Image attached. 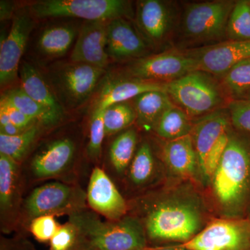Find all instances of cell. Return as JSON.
Wrapping results in <instances>:
<instances>
[{
    "label": "cell",
    "mask_w": 250,
    "mask_h": 250,
    "mask_svg": "<svg viewBox=\"0 0 250 250\" xmlns=\"http://www.w3.org/2000/svg\"><path fill=\"white\" fill-rule=\"evenodd\" d=\"M200 188L192 182H177L152 202L141 220L147 242L184 244L205 228L215 216Z\"/></svg>",
    "instance_id": "obj_1"
},
{
    "label": "cell",
    "mask_w": 250,
    "mask_h": 250,
    "mask_svg": "<svg viewBox=\"0 0 250 250\" xmlns=\"http://www.w3.org/2000/svg\"><path fill=\"white\" fill-rule=\"evenodd\" d=\"M203 194L215 217L250 216V134L233 128L228 146Z\"/></svg>",
    "instance_id": "obj_2"
},
{
    "label": "cell",
    "mask_w": 250,
    "mask_h": 250,
    "mask_svg": "<svg viewBox=\"0 0 250 250\" xmlns=\"http://www.w3.org/2000/svg\"><path fill=\"white\" fill-rule=\"evenodd\" d=\"M69 221L98 250H143L147 247L144 227L136 217L125 215L118 220L103 222L83 210L70 215Z\"/></svg>",
    "instance_id": "obj_3"
},
{
    "label": "cell",
    "mask_w": 250,
    "mask_h": 250,
    "mask_svg": "<svg viewBox=\"0 0 250 250\" xmlns=\"http://www.w3.org/2000/svg\"><path fill=\"white\" fill-rule=\"evenodd\" d=\"M232 129L229 112L220 110L193 123L190 136L196 152L199 181L202 188L209 183L228 146Z\"/></svg>",
    "instance_id": "obj_4"
},
{
    "label": "cell",
    "mask_w": 250,
    "mask_h": 250,
    "mask_svg": "<svg viewBox=\"0 0 250 250\" xmlns=\"http://www.w3.org/2000/svg\"><path fill=\"white\" fill-rule=\"evenodd\" d=\"M166 92L176 106L192 118H201L218 111L224 102L223 92L210 74L188 72L166 83Z\"/></svg>",
    "instance_id": "obj_5"
},
{
    "label": "cell",
    "mask_w": 250,
    "mask_h": 250,
    "mask_svg": "<svg viewBox=\"0 0 250 250\" xmlns=\"http://www.w3.org/2000/svg\"><path fill=\"white\" fill-rule=\"evenodd\" d=\"M38 18L73 17L86 21H108L132 15L131 4L125 0H42L31 4Z\"/></svg>",
    "instance_id": "obj_6"
},
{
    "label": "cell",
    "mask_w": 250,
    "mask_h": 250,
    "mask_svg": "<svg viewBox=\"0 0 250 250\" xmlns=\"http://www.w3.org/2000/svg\"><path fill=\"white\" fill-rule=\"evenodd\" d=\"M234 4L232 1H213L187 5L182 20L184 36L192 41H208L227 35Z\"/></svg>",
    "instance_id": "obj_7"
},
{
    "label": "cell",
    "mask_w": 250,
    "mask_h": 250,
    "mask_svg": "<svg viewBox=\"0 0 250 250\" xmlns=\"http://www.w3.org/2000/svg\"><path fill=\"white\" fill-rule=\"evenodd\" d=\"M180 245L190 250H250V220L213 217L196 236Z\"/></svg>",
    "instance_id": "obj_8"
},
{
    "label": "cell",
    "mask_w": 250,
    "mask_h": 250,
    "mask_svg": "<svg viewBox=\"0 0 250 250\" xmlns=\"http://www.w3.org/2000/svg\"><path fill=\"white\" fill-rule=\"evenodd\" d=\"M85 199L82 189L52 182L34 189L24 202V208L31 220L41 215H70L83 210Z\"/></svg>",
    "instance_id": "obj_9"
},
{
    "label": "cell",
    "mask_w": 250,
    "mask_h": 250,
    "mask_svg": "<svg viewBox=\"0 0 250 250\" xmlns=\"http://www.w3.org/2000/svg\"><path fill=\"white\" fill-rule=\"evenodd\" d=\"M195 70V61L185 52L170 51L137 59L128 72L131 78L168 83Z\"/></svg>",
    "instance_id": "obj_10"
},
{
    "label": "cell",
    "mask_w": 250,
    "mask_h": 250,
    "mask_svg": "<svg viewBox=\"0 0 250 250\" xmlns=\"http://www.w3.org/2000/svg\"><path fill=\"white\" fill-rule=\"evenodd\" d=\"M184 52L195 61L196 70L223 76L237 63L250 58V41H230Z\"/></svg>",
    "instance_id": "obj_11"
},
{
    "label": "cell",
    "mask_w": 250,
    "mask_h": 250,
    "mask_svg": "<svg viewBox=\"0 0 250 250\" xmlns=\"http://www.w3.org/2000/svg\"><path fill=\"white\" fill-rule=\"evenodd\" d=\"M34 22L29 15L15 16L9 34L0 46V83L1 86L14 82L18 76L20 61L27 45Z\"/></svg>",
    "instance_id": "obj_12"
},
{
    "label": "cell",
    "mask_w": 250,
    "mask_h": 250,
    "mask_svg": "<svg viewBox=\"0 0 250 250\" xmlns=\"http://www.w3.org/2000/svg\"><path fill=\"white\" fill-rule=\"evenodd\" d=\"M161 156L168 177L175 182H192L201 188L196 152L190 134L165 141Z\"/></svg>",
    "instance_id": "obj_13"
},
{
    "label": "cell",
    "mask_w": 250,
    "mask_h": 250,
    "mask_svg": "<svg viewBox=\"0 0 250 250\" xmlns=\"http://www.w3.org/2000/svg\"><path fill=\"white\" fill-rule=\"evenodd\" d=\"M86 197L90 207L108 220H120L127 212L125 199L106 172L100 167H95L90 175Z\"/></svg>",
    "instance_id": "obj_14"
},
{
    "label": "cell",
    "mask_w": 250,
    "mask_h": 250,
    "mask_svg": "<svg viewBox=\"0 0 250 250\" xmlns=\"http://www.w3.org/2000/svg\"><path fill=\"white\" fill-rule=\"evenodd\" d=\"M106 21H85L79 34L71 60L104 69L108 65Z\"/></svg>",
    "instance_id": "obj_15"
},
{
    "label": "cell",
    "mask_w": 250,
    "mask_h": 250,
    "mask_svg": "<svg viewBox=\"0 0 250 250\" xmlns=\"http://www.w3.org/2000/svg\"><path fill=\"white\" fill-rule=\"evenodd\" d=\"M147 41L125 18L108 21L106 52L108 57L117 61L146 57Z\"/></svg>",
    "instance_id": "obj_16"
},
{
    "label": "cell",
    "mask_w": 250,
    "mask_h": 250,
    "mask_svg": "<svg viewBox=\"0 0 250 250\" xmlns=\"http://www.w3.org/2000/svg\"><path fill=\"white\" fill-rule=\"evenodd\" d=\"M137 24L145 40L159 44L166 40L173 23L172 10L165 1L143 0L138 1Z\"/></svg>",
    "instance_id": "obj_17"
},
{
    "label": "cell",
    "mask_w": 250,
    "mask_h": 250,
    "mask_svg": "<svg viewBox=\"0 0 250 250\" xmlns=\"http://www.w3.org/2000/svg\"><path fill=\"white\" fill-rule=\"evenodd\" d=\"M20 202L18 164L0 154V212L4 231H9L17 220Z\"/></svg>",
    "instance_id": "obj_18"
},
{
    "label": "cell",
    "mask_w": 250,
    "mask_h": 250,
    "mask_svg": "<svg viewBox=\"0 0 250 250\" xmlns=\"http://www.w3.org/2000/svg\"><path fill=\"white\" fill-rule=\"evenodd\" d=\"M75 146L71 140H57L36 154L31 161V170L36 178L47 179L62 173L70 165Z\"/></svg>",
    "instance_id": "obj_19"
},
{
    "label": "cell",
    "mask_w": 250,
    "mask_h": 250,
    "mask_svg": "<svg viewBox=\"0 0 250 250\" xmlns=\"http://www.w3.org/2000/svg\"><path fill=\"white\" fill-rule=\"evenodd\" d=\"M104 72V69L75 62L65 67L61 73V85L71 101L82 103L93 93Z\"/></svg>",
    "instance_id": "obj_20"
},
{
    "label": "cell",
    "mask_w": 250,
    "mask_h": 250,
    "mask_svg": "<svg viewBox=\"0 0 250 250\" xmlns=\"http://www.w3.org/2000/svg\"><path fill=\"white\" fill-rule=\"evenodd\" d=\"M166 83L134 78L110 82L102 90L93 110H104L112 104L125 103L147 92L166 91Z\"/></svg>",
    "instance_id": "obj_21"
},
{
    "label": "cell",
    "mask_w": 250,
    "mask_h": 250,
    "mask_svg": "<svg viewBox=\"0 0 250 250\" xmlns=\"http://www.w3.org/2000/svg\"><path fill=\"white\" fill-rule=\"evenodd\" d=\"M136 122L145 131H154L156 123L166 110L174 104L166 91H150L133 99Z\"/></svg>",
    "instance_id": "obj_22"
},
{
    "label": "cell",
    "mask_w": 250,
    "mask_h": 250,
    "mask_svg": "<svg viewBox=\"0 0 250 250\" xmlns=\"http://www.w3.org/2000/svg\"><path fill=\"white\" fill-rule=\"evenodd\" d=\"M20 75L21 88L28 96L62 116V106L35 67L24 62L20 70Z\"/></svg>",
    "instance_id": "obj_23"
},
{
    "label": "cell",
    "mask_w": 250,
    "mask_h": 250,
    "mask_svg": "<svg viewBox=\"0 0 250 250\" xmlns=\"http://www.w3.org/2000/svg\"><path fill=\"white\" fill-rule=\"evenodd\" d=\"M1 97L6 99L23 114L32 118L41 125H54L62 118V116L50 108L46 107L28 96L21 88L10 90Z\"/></svg>",
    "instance_id": "obj_24"
},
{
    "label": "cell",
    "mask_w": 250,
    "mask_h": 250,
    "mask_svg": "<svg viewBox=\"0 0 250 250\" xmlns=\"http://www.w3.org/2000/svg\"><path fill=\"white\" fill-rule=\"evenodd\" d=\"M192 127V119L174 104L162 115L153 131L164 141H169L190 135Z\"/></svg>",
    "instance_id": "obj_25"
},
{
    "label": "cell",
    "mask_w": 250,
    "mask_h": 250,
    "mask_svg": "<svg viewBox=\"0 0 250 250\" xmlns=\"http://www.w3.org/2000/svg\"><path fill=\"white\" fill-rule=\"evenodd\" d=\"M157 165L150 145L143 143L136 152L129 168L128 176L135 187H143L152 183L157 174Z\"/></svg>",
    "instance_id": "obj_26"
},
{
    "label": "cell",
    "mask_w": 250,
    "mask_h": 250,
    "mask_svg": "<svg viewBox=\"0 0 250 250\" xmlns=\"http://www.w3.org/2000/svg\"><path fill=\"white\" fill-rule=\"evenodd\" d=\"M138 134L134 129H129L120 134L109 149V157L117 173L123 174L128 170L136 154Z\"/></svg>",
    "instance_id": "obj_27"
},
{
    "label": "cell",
    "mask_w": 250,
    "mask_h": 250,
    "mask_svg": "<svg viewBox=\"0 0 250 250\" xmlns=\"http://www.w3.org/2000/svg\"><path fill=\"white\" fill-rule=\"evenodd\" d=\"M39 125H33L16 136L0 134V154L9 156L18 164L22 161L40 134Z\"/></svg>",
    "instance_id": "obj_28"
},
{
    "label": "cell",
    "mask_w": 250,
    "mask_h": 250,
    "mask_svg": "<svg viewBox=\"0 0 250 250\" xmlns=\"http://www.w3.org/2000/svg\"><path fill=\"white\" fill-rule=\"evenodd\" d=\"M75 37L74 29L64 26L48 28L41 34L38 46L41 52L50 57L63 55L71 47Z\"/></svg>",
    "instance_id": "obj_29"
},
{
    "label": "cell",
    "mask_w": 250,
    "mask_h": 250,
    "mask_svg": "<svg viewBox=\"0 0 250 250\" xmlns=\"http://www.w3.org/2000/svg\"><path fill=\"white\" fill-rule=\"evenodd\" d=\"M223 85L233 100L250 95V58L242 61L223 76Z\"/></svg>",
    "instance_id": "obj_30"
},
{
    "label": "cell",
    "mask_w": 250,
    "mask_h": 250,
    "mask_svg": "<svg viewBox=\"0 0 250 250\" xmlns=\"http://www.w3.org/2000/svg\"><path fill=\"white\" fill-rule=\"evenodd\" d=\"M136 121L133 106L125 103H116L105 108L104 112L106 136H111L123 131Z\"/></svg>",
    "instance_id": "obj_31"
},
{
    "label": "cell",
    "mask_w": 250,
    "mask_h": 250,
    "mask_svg": "<svg viewBox=\"0 0 250 250\" xmlns=\"http://www.w3.org/2000/svg\"><path fill=\"white\" fill-rule=\"evenodd\" d=\"M227 36L230 41H250V1L235 2L229 18Z\"/></svg>",
    "instance_id": "obj_32"
},
{
    "label": "cell",
    "mask_w": 250,
    "mask_h": 250,
    "mask_svg": "<svg viewBox=\"0 0 250 250\" xmlns=\"http://www.w3.org/2000/svg\"><path fill=\"white\" fill-rule=\"evenodd\" d=\"M83 238L78 228L68 221L61 225L57 233L49 242L48 250H76Z\"/></svg>",
    "instance_id": "obj_33"
},
{
    "label": "cell",
    "mask_w": 250,
    "mask_h": 250,
    "mask_svg": "<svg viewBox=\"0 0 250 250\" xmlns=\"http://www.w3.org/2000/svg\"><path fill=\"white\" fill-rule=\"evenodd\" d=\"M104 112V110H93L90 120V140L87 151L90 157L95 160L99 159L101 155L102 145L106 136Z\"/></svg>",
    "instance_id": "obj_34"
},
{
    "label": "cell",
    "mask_w": 250,
    "mask_h": 250,
    "mask_svg": "<svg viewBox=\"0 0 250 250\" xmlns=\"http://www.w3.org/2000/svg\"><path fill=\"white\" fill-rule=\"evenodd\" d=\"M228 112L233 129L250 134V98L233 100Z\"/></svg>",
    "instance_id": "obj_35"
},
{
    "label": "cell",
    "mask_w": 250,
    "mask_h": 250,
    "mask_svg": "<svg viewBox=\"0 0 250 250\" xmlns=\"http://www.w3.org/2000/svg\"><path fill=\"white\" fill-rule=\"evenodd\" d=\"M60 226L54 218V215H46L36 217L31 220L29 229L37 241L41 243H49Z\"/></svg>",
    "instance_id": "obj_36"
},
{
    "label": "cell",
    "mask_w": 250,
    "mask_h": 250,
    "mask_svg": "<svg viewBox=\"0 0 250 250\" xmlns=\"http://www.w3.org/2000/svg\"><path fill=\"white\" fill-rule=\"evenodd\" d=\"M0 106H2L7 111L11 123L16 125V126H19V127L27 129L28 128L31 127L33 125L38 123L37 122L33 120L32 118L23 114L22 112L20 111L19 110L13 106L11 104H10L3 97L1 98Z\"/></svg>",
    "instance_id": "obj_37"
},
{
    "label": "cell",
    "mask_w": 250,
    "mask_h": 250,
    "mask_svg": "<svg viewBox=\"0 0 250 250\" xmlns=\"http://www.w3.org/2000/svg\"><path fill=\"white\" fill-rule=\"evenodd\" d=\"M25 130L10 123L4 126H0V134L6 135V136H16V135L21 134Z\"/></svg>",
    "instance_id": "obj_38"
},
{
    "label": "cell",
    "mask_w": 250,
    "mask_h": 250,
    "mask_svg": "<svg viewBox=\"0 0 250 250\" xmlns=\"http://www.w3.org/2000/svg\"><path fill=\"white\" fill-rule=\"evenodd\" d=\"M1 19L5 20L8 19L11 17L13 13V6L12 4L8 1H1Z\"/></svg>",
    "instance_id": "obj_39"
},
{
    "label": "cell",
    "mask_w": 250,
    "mask_h": 250,
    "mask_svg": "<svg viewBox=\"0 0 250 250\" xmlns=\"http://www.w3.org/2000/svg\"><path fill=\"white\" fill-rule=\"evenodd\" d=\"M143 250H190L180 244L167 245V246H159L147 247Z\"/></svg>",
    "instance_id": "obj_40"
},
{
    "label": "cell",
    "mask_w": 250,
    "mask_h": 250,
    "mask_svg": "<svg viewBox=\"0 0 250 250\" xmlns=\"http://www.w3.org/2000/svg\"><path fill=\"white\" fill-rule=\"evenodd\" d=\"M11 123L7 111L2 106H0V126L9 124Z\"/></svg>",
    "instance_id": "obj_41"
},
{
    "label": "cell",
    "mask_w": 250,
    "mask_h": 250,
    "mask_svg": "<svg viewBox=\"0 0 250 250\" xmlns=\"http://www.w3.org/2000/svg\"><path fill=\"white\" fill-rule=\"evenodd\" d=\"M76 250H98L94 248L93 247L90 246L88 243H86L83 239V243L80 245V246Z\"/></svg>",
    "instance_id": "obj_42"
},
{
    "label": "cell",
    "mask_w": 250,
    "mask_h": 250,
    "mask_svg": "<svg viewBox=\"0 0 250 250\" xmlns=\"http://www.w3.org/2000/svg\"><path fill=\"white\" fill-rule=\"evenodd\" d=\"M248 218H249V219H250V216H249V217H248Z\"/></svg>",
    "instance_id": "obj_43"
},
{
    "label": "cell",
    "mask_w": 250,
    "mask_h": 250,
    "mask_svg": "<svg viewBox=\"0 0 250 250\" xmlns=\"http://www.w3.org/2000/svg\"><path fill=\"white\" fill-rule=\"evenodd\" d=\"M248 98H250V96H249V97H248ZM246 99H247V98H246Z\"/></svg>",
    "instance_id": "obj_44"
}]
</instances>
